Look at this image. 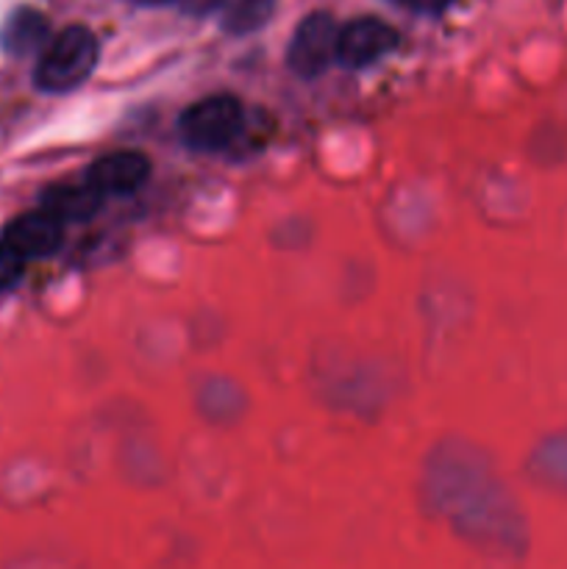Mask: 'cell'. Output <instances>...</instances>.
<instances>
[{"label":"cell","instance_id":"8","mask_svg":"<svg viewBox=\"0 0 567 569\" xmlns=\"http://www.w3.org/2000/svg\"><path fill=\"white\" fill-rule=\"evenodd\" d=\"M103 194L83 183H56L42 194V209L61 222H83L98 214Z\"/></svg>","mask_w":567,"mask_h":569},{"label":"cell","instance_id":"13","mask_svg":"<svg viewBox=\"0 0 567 569\" xmlns=\"http://www.w3.org/2000/svg\"><path fill=\"white\" fill-rule=\"evenodd\" d=\"M142 6H165V3H176V0H137Z\"/></svg>","mask_w":567,"mask_h":569},{"label":"cell","instance_id":"4","mask_svg":"<svg viewBox=\"0 0 567 569\" xmlns=\"http://www.w3.org/2000/svg\"><path fill=\"white\" fill-rule=\"evenodd\" d=\"M398 48V31L376 17H359L339 28L337 61L345 67H367Z\"/></svg>","mask_w":567,"mask_h":569},{"label":"cell","instance_id":"10","mask_svg":"<svg viewBox=\"0 0 567 569\" xmlns=\"http://www.w3.org/2000/svg\"><path fill=\"white\" fill-rule=\"evenodd\" d=\"M22 270H26V259L0 239V289L14 287V283L20 281Z\"/></svg>","mask_w":567,"mask_h":569},{"label":"cell","instance_id":"1","mask_svg":"<svg viewBox=\"0 0 567 569\" xmlns=\"http://www.w3.org/2000/svg\"><path fill=\"white\" fill-rule=\"evenodd\" d=\"M94 64H98L94 33L83 26H70L44 44L33 78L44 92H70L92 76Z\"/></svg>","mask_w":567,"mask_h":569},{"label":"cell","instance_id":"12","mask_svg":"<svg viewBox=\"0 0 567 569\" xmlns=\"http://www.w3.org/2000/svg\"><path fill=\"white\" fill-rule=\"evenodd\" d=\"M400 3L411 11H420V14H439V11L448 9L454 0H400Z\"/></svg>","mask_w":567,"mask_h":569},{"label":"cell","instance_id":"5","mask_svg":"<svg viewBox=\"0 0 567 569\" xmlns=\"http://www.w3.org/2000/svg\"><path fill=\"white\" fill-rule=\"evenodd\" d=\"M64 222L56 220L50 211H28V214L14 217L9 226L3 228V242L11 250L22 256V259H44V256L56 253L64 237Z\"/></svg>","mask_w":567,"mask_h":569},{"label":"cell","instance_id":"9","mask_svg":"<svg viewBox=\"0 0 567 569\" xmlns=\"http://www.w3.org/2000/svg\"><path fill=\"white\" fill-rule=\"evenodd\" d=\"M276 11V0H237L226 14V31L250 33L265 26Z\"/></svg>","mask_w":567,"mask_h":569},{"label":"cell","instance_id":"7","mask_svg":"<svg viewBox=\"0 0 567 569\" xmlns=\"http://www.w3.org/2000/svg\"><path fill=\"white\" fill-rule=\"evenodd\" d=\"M48 42H50L48 17L37 9H28V6H20V9L11 11V14L6 17L3 28H0V48L11 56L42 53Z\"/></svg>","mask_w":567,"mask_h":569},{"label":"cell","instance_id":"11","mask_svg":"<svg viewBox=\"0 0 567 569\" xmlns=\"http://www.w3.org/2000/svg\"><path fill=\"white\" fill-rule=\"evenodd\" d=\"M176 6L183 11V14L203 17V14H211L215 9H220L222 0H176Z\"/></svg>","mask_w":567,"mask_h":569},{"label":"cell","instance_id":"3","mask_svg":"<svg viewBox=\"0 0 567 569\" xmlns=\"http://www.w3.org/2000/svg\"><path fill=\"white\" fill-rule=\"evenodd\" d=\"M337 39L339 28L334 17L326 14V11H315V14H309L300 22L292 42H289V67L300 78L322 76L328 64L337 61Z\"/></svg>","mask_w":567,"mask_h":569},{"label":"cell","instance_id":"6","mask_svg":"<svg viewBox=\"0 0 567 569\" xmlns=\"http://www.w3.org/2000/svg\"><path fill=\"white\" fill-rule=\"evenodd\" d=\"M150 161L137 150H120L94 161L87 172L89 187L98 189L100 194H131L148 181Z\"/></svg>","mask_w":567,"mask_h":569},{"label":"cell","instance_id":"2","mask_svg":"<svg viewBox=\"0 0 567 569\" xmlns=\"http://www.w3.org/2000/svg\"><path fill=\"white\" fill-rule=\"evenodd\" d=\"M245 126L242 103L233 94H211L181 114V137L195 150H220L239 137Z\"/></svg>","mask_w":567,"mask_h":569}]
</instances>
